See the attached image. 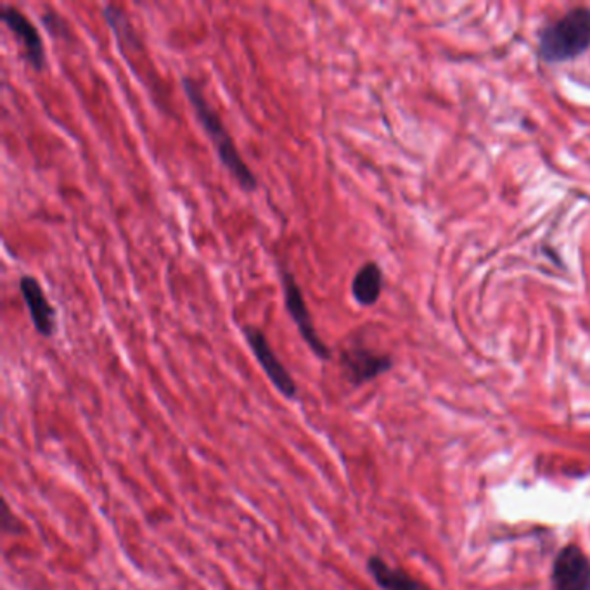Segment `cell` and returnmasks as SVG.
I'll use <instances>...</instances> for the list:
<instances>
[{"mask_svg": "<svg viewBox=\"0 0 590 590\" xmlns=\"http://www.w3.org/2000/svg\"><path fill=\"white\" fill-rule=\"evenodd\" d=\"M281 276L282 294H284L286 310L290 313L291 321L297 325L301 340L306 341L309 349L319 356L321 361L331 359V350L328 349L324 341L319 337L318 329L313 325L312 315L307 307L306 298L301 293L297 279L290 270H279Z\"/></svg>", "mask_w": 590, "mask_h": 590, "instance_id": "cell-3", "label": "cell"}, {"mask_svg": "<svg viewBox=\"0 0 590 590\" xmlns=\"http://www.w3.org/2000/svg\"><path fill=\"white\" fill-rule=\"evenodd\" d=\"M2 530L4 534L11 535H21L24 531L23 525L17 516L12 515L8 503H4V507H2Z\"/></svg>", "mask_w": 590, "mask_h": 590, "instance_id": "cell-13", "label": "cell"}, {"mask_svg": "<svg viewBox=\"0 0 590 590\" xmlns=\"http://www.w3.org/2000/svg\"><path fill=\"white\" fill-rule=\"evenodd\" d=\"M42 21H44L45 29L49 30L51 35L60 37V39H68L70 37V29H68L66 21L58 12H48L42 18Z\"/></svg>", "mask_w": 590, "mask_h": 590, "instance_id": "cell-12", "label": "cell"}, {"mask_svg": "<svg viewBox=\"0 0 590 590\" xmlns=\"http://www.w3.org/2000/svg\"><path fill=\"white\" fill-rule=\"evenodd\" d=\"M242 334H245L248 346L253 352L255 359H257L260 368L263 369V373L269 377L270 383L276 386L279 393L286 398H297L298 386L294 383L293 376L290 371L284 368L279 356L273 352L270 346L269 340H267L266 333L262 329L255 328V325H245L242 328Z\"/></svg>", "mask_w": 590, "mask_h": 590, "instance_id": "cell-4", "label": "cell"}, {"mask_svg": "<svg viewBox=\"0 0 590 590\" xmlns=\"http://www.w3.org/2000/svg\"><path fill=\"white\" fill-rule=\"evenodd\" d=\"M555 590H590V559L579 546H567L552 567Z\"/></svg>", "mask_w": 590, "mask_h": 590, "instance_id": "cell-6", "label": "cell"}, {"mask_svg": "<svg viewBox=\"0 0 590 590\" xmlns=\"http://www.w3.org/2000/svg\"><path fill=\"white\" fill-rule=\"evenodd\" d=\"M368 570L374 582L383 590H429L428 587L414 580L405 571L390 567L380 556H371L368 561Z\"/></svg>", "mask_w": 590, "mask_h": 590, "instance_id": "cell-9", "label": "cell"}, {"mask_svg": "<svg viewBox=\"0 0 590 590\" xmlns=\"http://www.w3.org/2000/svg\"><path fill=\"white\" fill-rule=\"evenodd\" d=\"M103 17L122 44H127V48L139 49V37L135 33L127 14L122 9L112 4L106 6L103 11Z\"/></svg>", "mask_w": 590, "mask_h": 590, "instance_id": "cell-11", "label": "cell"}, {"mask_svg": "<svg viewBox=\"0 0 590 590\" xmlns=\"http://www.w3.org/2000/svg\"><path fill=\"white\" fill-rule=\"evenodd\" d=\"M590 49V9H571L544 29L539 56L546 63H565L582 56Z\"/></svg>", "mask_w": 590, "mask_h": 590, "instance_id": "cell-2", "label": "cell"}, {"mask_svg": "<svg viewBox=\"0 0 590 590\" xmlns=\"http://www.w3.org/2000/svg\"><path fill=\"white\" fill-rule=\"evenodd\" d=\"M0 20L21 40L30 66L35 72H42L45 68V48L35 24L24 17L20 9L9 4H2L0 8Z\"/></svg>", "mask_w": 590, "mask_h": 590, "instance_id": "cell-7", "label": "cell"}, {"mask_svg": "<svg viewBox=\"0 0 590 590\" xmlns=\"http://www.w3.org/2000/svg\"><path fill=\"white\" fill-rule=\"evenodd\" d=\"M340 364L346 381L353 386H361L390 371L393 362L389 355H381L364 346H350L341 352Z\"/></svg>", "mask_w": 590, "mask_h": 590, "instance_id": "cell-5", "label": "cell"}, {"mask_svg": "<svg viewBox=\"0 0 590 590\" xmlns=\"http://www.w3.org/2000/svg\"><path fill=\"white\" fill-rule=\"evenodd\" d=\"M183 87L184 92H186L187 101H189L190 106L195 110L196 118H198L201 127L205 128L208 137H210L211 144H214L215 151H217L218 159L226 167V170L232 175V178H235L238 186L245 193L257 190V177H255L253 172L250 170V167L246 165L245 159L239 155L235 141L230 137L218 113L215 112L214 107L208 103L207 97H205V94H203L198 82L189 79V76H184Z\"/></svg>", "mask_w": 590, "mask_h": 590, "instance_id": "cell-1", "label": "cell"}, {"mask_svg": "<svg viewBox=\"0 0 590 590\" xmlns=\"http://www.w3.org/2000/svg\"><path fill=\"white\" fill-rule=\"evenodd\" d=\"M383 291V272L376 262H368L359 269L352 282V294L359 306L371 307Z\"/></svg>", "mask_w": 590, "mask_h": 590, "instance_id": "cell-10", "label": "cell"}, {"mask_svg": "<svg viewBox=\"0 0 590 590\" xmlns=\"http://www.w3.org/2000/svg\"><path fill=\"white\" fill-rule=\"evenodd\" d=\"M20 291L37 333L40 337L52 338L56 331V310L51 306L40 282L33 276H23L20 279Z\"/></svg>", "mask_w": 590, "mask_h": 590, "instance_id": "cell-8", "label": "cell"}]
</instances>
